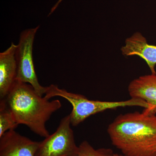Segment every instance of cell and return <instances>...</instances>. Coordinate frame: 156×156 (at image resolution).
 <instances>
[{
	"instance_id": "cell-11",
	"label": "cell",
	"mask_w": 156,
	"mask_h": 156,
	"mask_svg": "<svg viewBox=\"0 0 156 156\" xmlns=\"http://www.w3.org/2000/svg\"><path fill=\"white\" fill-rule=\"evenodd\" d=\"M77 156H115L113 151L110 148H101L95 149L87 140H84L79 146Z\"/></svg>"
},
{
	"instance_id": "cell-5",
	"label": "cell",
	"mask_w": 156,
	"mask_h": 156,
	"mask_svg": "<svg viewBox=\"0 0 156 156\" xmlns=\"http://www.w3.org/2000/svg\"><path fill=\"white\" fill-rule=\"evenodd\" d=\"M71 125L69 115L62 118L55 132L40 142L35 156H77L79 146Z\"/></svg>"
},
{
	"instance_id": "cell-3",
	"label": "cell",
	"mask_w": 156,
	"mask_h": 156,
	"mask_svg": "<svg viewBox=\"0 0 156 156\" xmlns=\"http://www.w3.org/2000/svg\"><path fill=\"white\" fill-rule=\"evenodd\" d=\"M44 96L49 99L56 96L63 98L71 104L73 109L69 115L71 124L73 126H77L91 115L108 109L128 106L151 108L145 101L138 98H131L129 100L118 101L89 100L84 95L68 92L53 84L47 87Z\"/></svg>"
},
{
	"instance_id": "cell-1",
	"label": "cell",
	"mask_w": 156,
	"mask_h": 156,
	"mask_svg": "<svg viewBox=\"0 0 156 156\" xmlns=\"http://www.w3.org/2000/svg\"><path fill=\"white\" fill-rule=\"evenodd\" d=\"M155 114L145 108L119 115L108 128L113 145L124 156H156Z\"/></svg>"
},
{
	"instance_id": "cell-7",
	"label": "cell",
	"mask_w": 156,
	"mask_h": 156,
	"mask_svg": "<svg viewBox=\"0 0 156 156\" xmlns=\"http://www.w3.org/2000/svg\"><path fill=\"white\" fill-rule=\"evenodd\" d=\"M17 45L13 42L4 52L0 53V98L4 99L17 80Z\"/></svg>"
},
{
	"instance_id": "cell-9",
	"label": "cell",
	"mask_w": 156,
	"mask_h": 156,
	"mask_svg": "<svg viewBox=\"0 0 156 156\" xmlns=\"http://www.w3.org/2000/svg\"><path fill=\"white\" fill-rule=\"evenodd\" d=\"M128 91L131 98L144 101L151 107L149 110L154 113L156 108V75L141 76L133 80Z\"/></svg>"
},
{
	"instance_id": "cell-13",
	"label": "cell",
	"mask_w": 156,
	"mask_h": 156,
	"mask_svg": "<svg viewBox=\"0 0 156 156\" xmlns=\"http://www.w3.org/2000/svg\"><path fill=\"white\" fill-rule=\"evenodd\" d=\"M115 156H124L122 154H115Z\"/></svg>"
},
{
	"instance_id": "cell-2",
	"label": "cell",
	"mask_w": 156,
	"mask_h": 156,
	"mask_svg": "<svg viewBox=\"0 0 156 156\" xmlns=\"http://www.w3.org/2000/svg\"><path fill=\"white\" fill-rule=\"evenodd\" d=\"M4 99L19 125L42 137L50 135L46 122L62 107L60 101H50L39 95L30 84L17 80Z\"/></svg>"
},
{
	"instance_id": "cell-4",
	"label": "cell",
	"mask_w": 156,
	"mask_h": 156,
	"mask_svg": "<svg viewBox=\"0 0 156 156\" xmlns=\"http://www.w3.org/2000/svg\"><path fill=\"white\" fill-rule=\"evenodd\" d=\"M40 26L23 31L20 36L19 42L16 48L17 63V80L30 84L41 96L45 95L47 87L39 83L37 77L33 56V49L35 36Z\"/></svg>"
},
{
	"instance_id": "cell-8",
	"label": "cell",
	"mask_w": 156,
	"mask_h": 156,
	"mask_svg": "<svg viewBox=\"0 0 156 156\" xmlns=\"http://www.w3.org/2000/svg\"><path fill=\"white\" fill-rule=\"evenodd\" d=\"M121 51L124 56H137L144 59L152 74L156 75V46L148 44L142 34L136 32L126 39Z\"/></svg>"
},
{
	"instance_id": "cell-6",
	"label": "cell",
	"mask_w": 156,
	"mask_h": 156,
	"mask_svg": "<svg viewBox=\"0 0 156 156\" xmlns=\"http://www.w3.org/2000/svg\"><path fill=\"white\" fill-rule=\"evenodd\" d=\"M40 142L9 130L0 136V156H35Z\"/></svg>"
},
{
	"instance_id": "cell-10",
	"label": "cell",
	"mask_w": 156,
	"mask_h": 156,
	"mask_svg": "<svg viewBox=\"0 0 156 156\" xmlns=\"http://www.w3.org/2000/svg\"><path fill=\"white\" fill-rule=\"evenodd\" d=\"M19 124L5 99L0 101V136L6 131L15 130Z\"/></svg>"
},
{
	"instance_id": "cell-12",
	"label": "cell",
	"mask_w": 156,
	"mask_h": 156,
	"mask_svg": "<svg viewBox=\"0 0 156 156\" xmlns=\"http://www.w3.org/2000/svg\"><path fill=\"white\" fill-rule=\"evenodd\" d=\"M62 0H58V2H56V4H55L54 6H53V8H52V9H51V10H50V14H49V15H50V14H52V13H53V12L55 11V10H56V9H57V7H58V5H59V4H60V3H61L62 2Z\"/></svg>"
}]
</instances>
